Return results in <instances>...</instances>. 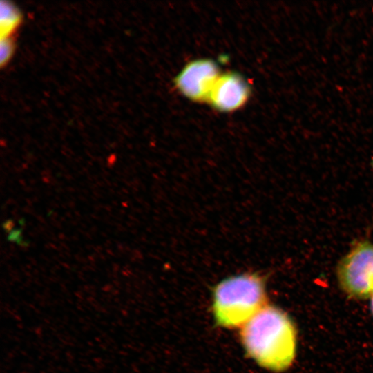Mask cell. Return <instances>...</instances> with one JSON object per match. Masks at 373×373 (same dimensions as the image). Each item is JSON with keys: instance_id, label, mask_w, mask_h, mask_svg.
<instances>
[{"instance_id": "obj_1", "label": "cell", "mask_w": 373, "mask_h": 373, "mask_svg": "<svg viewBox=\"0 0 373 373\" xmlns=\"http://www.w3.org/2000/svg\"><path fill=\"white\" fill-rule=\"evenodd\" d=\"M240 340L248 356L260 367L283 372L293 363L297 332L289 315L267 305L240 328Z\"/></svg>"}, {"instance_id": "obj_2", "label": "cell", "mask_w": 373, "mask_h": 373, "mask_svg": "<svg viewBox=\"0 0 373 373\" xmlns=\"http://www.w3.org/2000/svg\"><path fill=\"white\" fill-rule=\"evenodd\" d=\"M267 277L258 271L229 276L212 289V313L217 325L240 328L267 303Z\"/></svg>"}, {"instance_id": "obj_3", "label": "cell", "mask_w": 373, "mask_h": 373, "mask_svg": "<svg viewBox=\"0 0 373 373\" xmlns=\"http://www.w3.org/2000/svg\"><path fill=\"white\" fill-rule=\"evenodd\" d=\"M336 277L341 289L348 296L370 298L373 295V243L367 240L355 243L338 262Z\"/></svg>"}, {"instance_id": "obj_4", "label": "cell", "mask_w": 373, "mask_h": 373, "mask_svg": "<svg viewBox=\"0 0 373 373\" xmlns=\"http://www.w3.org/2000/svg\"><path fill=\"white\" fill-rule=\"evenodd\" d=\"M220 75L216 63L203 59L188 63L175 79L180 92L195 102L207 101L211 89Z\"/></svg>"}, {"instance_id": "obj_5", "label": "cell", "mask_w": 373, "mask_h": 373, "mask_svg": "<svg viewBox=\"0 0 373 373\" xmlns=\"http://www.w3.org/2000/svg\"><path fill=\"white\" fill-rule=\"evenodd\" d=\"M250 93L249 84L242 75L229 72L219 76L207 101L217 111L231 112L241 108Z\"/></svg>"}, {"instance_id": "obj_6", "label": "cell", "mask_w": 373, "mask_h": 373, "mask_svg": "<svg viewBox=\"0 0 373 373\" xmlns=\"http://www.w3.org/2000/svg\"><path fill=\"white\" fill-rule=\"evenodd\" d=\"M0 10L1 38L10 37L20 23V12L11 2L3 0L1 1Z\"/></svg>"}, {"instance_id": "obj_7", "label": "cell", "mask_w": 373, "mask_h": 373, "mask_svg": "<svg viewBox=\"0 0 373 373\" xmlns=\"http://www.w3.org/2000/svg\"><path fill=\"white\" fill-rule=\"evenodd\" d=\"M13 51V44L10 37L1 38L0 62L1 66L6 64L11 57Z\"/></svg>"}, {"instance_id": "obj_8", "label": "cell", "mask_w": 373, "mask_h": 373, "mask_svg": "<svg viewBox=\"0 0 373 373\" xmlns=\"http://www.w3.org/2000/svg\"><path fill=\"white\" fill-rule=\"evenodd\" d=\"M370 311L373 315V295L370 297Z\"/></svg>"}]
</instances>
